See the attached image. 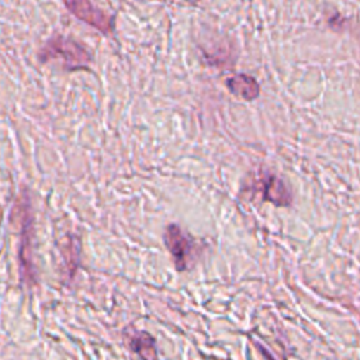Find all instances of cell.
Returning <instances> with one entry per match:
<instances>
[{
    "mask_svg": "<svg viewBox=\"0 0 360 360\" xmlns=\"http://www.w3.org/2000/svg\"><path fill=\"white\" fill-rule=\"evenodd\" d=\"M38 56L41 62L60 59L63 68L69 70L84 69L91 62V55L84 46L63 35H53L49 38L39 51Z\"/></svg>",
    "mask_w": 360,
    "mask_h": 360,
    "instance_id": "cell-1",
    "label": "cell"
},
{
    "mask_svg": "<svg viewBox=\"0 0 360 360\" xmlns=\"http://www.w3.org/2000/svg\"><path fill=\"white\" fill-rule=\"evenodd\" d=\"M163 242L172 255L176 269L179 271L187 270L194 250V243L188 235H186L177 224H169L163 233Z\"/></svg>",
    "mask_w": 360,
    "mask_h": 360,
    "instance_id": "cell-2",
    "label": "cell"
},
{
    "mask_svg": "<svg viewBox=\"0 0 360 360\" xmlns=\"http://www.w3.org/2000/svg\"><path fill=\"white\" fill-rule=\"evenodd\" d=\"M65 6L75 17L94 27L100 32L110 35L114 31V15L96 7L93 3L84 1V0H76V1H65Z\"/></svg>",
    "mask_w": 360,
    "mask_h": 360,
    "instance_id": "cell-3",
    "label": "cell"
},
{
    "mask_svg": "<svg viewBox=\"0 0 360 360\" xmlns=\"http://www.w3.org/2000/svg\"><path fill=\"white\" fill-rule=\"evenodd\" d=\"M260 193L264 201H269L276 207H290L292 202V194L290 193L284 181L274 174L262 179Z\"/></svg>",
    "mask_w": 360,
    "mask_h": 360,
    "instance_id": "cell-4",
    "label": "cell"
},
{
    "mask_svg": "<svg viewBox=\"0 0 360 360\" xmlns=\"http://www.w3.org/2000/svg\"><path fill=\"white\" fill-rule=\"evenodd\" d=\"M225 84L231 94L245 100V101H253L260 94V84L259 82L246 73H236L229 76L225 80Z\"/></svg>",
    "mask_w": 360,
    "mask_h": 360,
    "instance_id": "cell-5",
    "label": "cell"
},
{
    "mask_svg": "<svg viewBox=\"0 0 360 360\" xmlns=\"http://www.w3.org/2000/svg\"><path fill=\"white\" fill-rule=\"evenodd\" d=\"M129 347L142 360H158L153 338L146 332H134L129 338Z\"/></svg>",
    "mask_w": 360,
    "mask_h": 360,
    "instance_id": "cell-6",
    "label": "cell"
},
{
    "mask_svg": "<svg viewBox=\"0 0 360 360\" xmlns=\"http://www.w3.org/2000/svg\"><path fill=\"white\" fill-rule=\"evenodd\" d=\"M329 25L333 28V30H340L343 25H345V18L339 14V13H336V14H333V17H330L329 18Z\"/></svg>",
    "mask_w": 360,
    "mask_h": 360,
    "instance_id": "cell-7",
    "label": "cell"
}]
</instances>
